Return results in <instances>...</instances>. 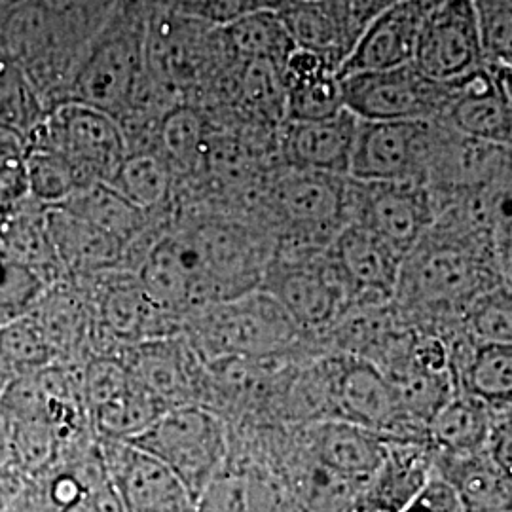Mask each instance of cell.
Here are the masks:
<instances>
[{"label": "cell", "mask_w": 512, "mask_h": 512, "mask_svg": "<svg viewBox=\"0 0 512 512\" xmlns=\"http://www.w3.org/2000/svg\"><path fill=\"white\" fill-rule=\"evenodd\" d=\"M184 336L203 363L219 359L291 357L310 348V336L272 294L256 289L192 315Z\"/></svg>", "instance_id": "cell-1"}, {"label": "cell", "mask_w": 512, "mask_h": 512, "mask_svg": "<svg viewBox=\"0 0 512 512\" xmlns=\"http://www.w3.org/2000/svg\"><path fill=\"white\" fill-rule=\"evenodd\" d=\"M154 0H120L80 55L67 95L116 120L128 112L147 73L145 37Z\"/></svg>", "instance_id": "cell-2"}, {"label": "cell", "mask_w": 512, "mask_h": 512, "mask_svg": "<svg viewBox=\"0 0 512 512\" xmlns=\"http://www.w3.org/2000/svg\"><path fill=\"white\" fill-rule=\"evenodd\" d=\"M126 442L160 459L196 501L219 480L228 459L226 423L219 412L200 404L167 408L141 435Z\"/></svg>", "instance_id": "cell-3"}, {"label": "cell", "mask_w": 512, "mask_h": 512, "mask_svg": "<svg viewBox=\"0 0 512 512\" xmlns=\"http://www.w3.org/2000/svg\"><path fill=\"white\" fill-rule=\"evenodd\" d=\"M349 177L287 167L270 184L268 203L283 234L274 253L310 255L325 251L348 224Z\"/></svg>", "instance_id": "cell-4"}, {"label": "cell", "mask_w": 512, "mask_h": 512, "mask_svg": "<svg viewBox=\"0 0 512 512\" xmlns=\"http://www.w3.org/2000/svg\"><path fill=\"white\" fill-rule=\"evenodd\" d=\"M29 139L54 148L73 167L82 186L110 183L128 156L120 122L105 110L71 97L57 99Z\"/></svg>", "instance_id": "cell-5"}, {"label": "cell", "mask_w": 512, "mask_h": 512, "mask_svg": "<svg viewBox=\"0 0 512 512\" xmlns=\"http://www.w3.org/2000/svg\"><path fill=\"white\" fill-rule=\"evenodd\" d=\"M311 340L323 338L351 306V291L329 253H274L260 285Z\"/></svg>", "instance_id": "cell-6"}, {"label": "cell", "mask_w": 512, "mask_h": 512, "mask_svg": "<svg viewBox=\"0 0 512 512\" xmlns=\"http://www.w3.org/2000/svg\"><path fill=\"white\" fill-rule=\"evenodd\" d=\"M330 418L370 429L387 440L429 442L427 431L408 420L384 372L365 359L342 353L325 361Z\"/></svg>", "instance_id": "cell-7"}, {"label": "cell", "mask_w": 512, "mask_h": 512, "mask_svg": "<svg viewBox=\"0 0 512 512\" xmlns=\"http://www.w3.org/2000/svg\"><path fill=\"white\" fill-rule=\"evenodd\" d=\"M437 131V120L359 118L348 177L363 183L425 184Z\"/></svg>", "instance_id": "cell-8"}, {"label": "cell", "mask_w": 512, "mask_h": 512, "mask_svg": "<svg viewBox=\"0 0 512 512\" xmlns=\"http://www.w3.org/2000/svg\"><path fill=\"white\" fill-rule=\"evenodd\" d=\"M344 107L361 120H437L448 84L421 73L414 63L340 76Z\"/></svg>", "instance_id": "cell-9"}, {"label": "cell", "mask_w": 512, "mask_h": 512, "mask_svg": "<svg viewBox=\"0 0 512 512\" xmlns=\"http://www.w3.org/2000/svg\"><path fill=\"white\" fill-rule=\"evenodd\" d=\"M439 217L425 184L363 183L349 177L348 222H361L406 256Z\"/></svg>", "instance_id": "cell-10"}, {"label": "cell", "mask_w": 512, "mask_h": 512, "mask_svg": "<svg viewBox=\"0 0 512 512\" xmlns=\"http://www.w3.org/2000/svg\"><path fill=\"white\" fill-rule=\"evenodd\" d=\"M97 442L122 512H198L196 497L160 459L126 440Z\"/></svg>", "instance_id": "cell-11"}, {"label": "cell", "mask_w": 512, "mask_h": 512, "mask_svg": "<svg viewBox=\"0 0 512 512\" xmlns=\"http://www.w3.org/2000/svg\"><path fill=\"white\" fill-rule=\"evenodd\" d=\"M440 84H452L484 61L473 0H433L421 25L412 61Z\"/></svg>", "instance_id": "cell-12"}, {"label": "cell", "mask_w": 512, "mask_h": 512, "mask_svg": "<svg viewBox=\"0 0 512 512\" xmlns=\"http://www.w3.org/2000/svg\"><path fill=\"white\" fill-rule=\"evenodd\" d=\"M120 357L131 376L165 408L184 404L209 408L211 387L207 366L184 332L124 349Z\"/></svg>", "instance_id": "cell-13"}, {"label": "cell", "mask_w": 512, "mask_h": 512, "mask_svg": "<svg viewBox=\"0 0 512 512\" xmlns=\"http://www.w3.org/2000/svg\"><path fill=\"white\" fill-rule=\"evenodd\" d=\"M437 120L461 135L511 147V67L484 63L448 84V99Z\"/></svg>", "instance_id": "cell-14"}, {"label": "cell", "mask_w": 512, "mask_h": 512, "mask_svg": "<svg viewBox=\"0 0 512 512\" xmlns=\"http://www.w3.org/2000/svg\"><path fill=\"white\" fill-rule=\"evenodd\" d=\"M329 253L346 279L353 304L391 302L404 256L361 222H348L330 241Z\"/></svg>", "instance_id": "cell-15"}, {"label": "cell", "mask_w": 512, "mask_h": 512, "mask_svg": "<svg viewBox=\"0 0 512 512\" xmlns=\"http://www.w3.org/2000/svg\"><path fill=\"white\" fill-rule=\"evenodd\" d=\"M433 0H397L374 19L344 63L338 76L384 71L414 61L421 25Z\"/></svg>", "instance_id": "cell-16"}, {"label": "cell", "mask_w": 512, "mask_h": 512, "mask_svg": "<svg viewBox=\"0 0 512 512\" xmlns=\"http://www.w3.org/2000/svg\"><path fill=\"white\" fill-rule=\"evenodd\" d=\"M359 116L342 109L323 120L283 124L279 152L287 167L348 177Z\"/></svg>", "instance_id": "cell-17"}, {"label": "cell", "mask_w": 512, "mask_h": 512, "mask_svg": "<svg viewBox=\"0 0 512 512\" xmlns=\"http://www.w3.org/2000/svg\"><path fill=\"white\" fill-rule=\"evenodd\" d=\"M308 444L317 467L340 482H366L384 463L389 440L349 421H311Z\"/></svg>", "instance_id": "cell-18"}, {"label": "cell", "mask_w": 512, "mask_h": 512, "mask_svg": "<svg viewBox=\"0 0 512 512\" xmlns=\"http://www.w3.org/2000/svg\"><path fill=\"white\" fill-rule=\"evenodd\" d=\"M48 236L63 274L76 281L124 270L126 247L63 207L46 209Z\"/></svg>", "instance_id": "cell-19"}, {"label": "cell", "mask_w": 512, "mask_h": 512, "mask_svg": "<svg viewBox=\"0 0 512 512\" xmlns=\"http://www.w3.org/2000/svg\"><path fill=\"white\" fill-rule=\"evenodd\" d=\"M433 473L429 442L389 440L380 469L365 482L353 512H401Z\"/></svg>", "instance_id": "cell-20"}, {"label": "cell", "mask_w": 512, "mask_h": 512, "mask_svg": "<svg viewBox=\"0 0 512 512\" xmlns=\"http://www.w3.org/2000/svg\"><path fill=\"white\" fill-rule=\"evenodd\" d=\"M46 205L25 196L0 207V241L50 285L65 279L46 224Z\"/></svg>", "instance_id": "cell-21"}, {"label": "cell", "mask_w": 512, "mask_h": 512, "mask_svg": "<svg viewBox=\"0 0 512 512\" xmlns=\"http://www.w3.org/2000/svg\"><path fill=\"white\" fill-rule=\"evenodd\" d=\"M497 412L469 393L456 391L427 425L431 448L444 456H471L486 448Z\"/></svg>", "instance_id": "cell-22"}, {"label": "cell", "mask_w": 512, "mask_h": 512, "mask_svg": "<svg viewBox=\"0 0 512 512\" xmlns=\"http://www.w3.org/2000/svg\"><path fill=\"white\" fill-rule=\"evenodd\" d=\"M57 207L71 211L76 217L88 220L101 232L118 239L124 243L126 251L135 239L150 230V213L133 205L109 183L82 186L67 202Z\"/></svg>", "instance_id": "cell-23"}, {"label": "cell", "mask_w": 512, "mask_h": 512, "mask_svg": "<svg viewBox=\"0 0 512 512\" xmlns=\"http://www.w3.org/2000/svg\"><path fill=\"white\" fill-rule=\"evenodd\" d=\"M211 126L198 105L179 103L165 112L158 126V150L173 175H196L207 164Z\"/></svg>", "instance_id": "cell-24"}, {"label": "cell", "mask_w": 512, "mask_h": 512, "mask_svg": "<svg viewBox=\"0 0 512 512\" xmlns=\"http://www.w3.org/2000/svg\"><path fill=\"white\" fill-rule=\"evenodd\" d=\"M220 27L230 54L239 63L270 61L283 67L294 50L293 38L274 10H249Z\"/></svg>", "instance_id": "cell-25"}, {"label": "cell", "mask_w": 512, "mask_h": 512, "mask_svg": "<svg viewBox=\"0 0 512 512\" xmlns=\"http://www.w3.org/2000/svg\"><path fill=\"white\" fill-rule=\"evenodd\" d=\"M456 389L492 410H511L512 344H475L456 374Z\"/></svg>", "instance_id": "cell-26"}, {"label": "cell", "mask_w": 512, "mask_h": 512, "mask_svg": "<svg viewBox=\"0 0 512 512\" xmlns=\"http://www.w3.org/2000/svg\"><path fill=\"white\" fill-rule=\"evenodd\" d=\"M277 14L293 38L294 48L319 54L340 71L348 54L327 0H287Z\"/></svg>", "instance_id": "cell-27"}, {"label": "cell", "mask_w": 512, "mask_h": 512, "mask_svg": "<svg viewBox=\"0 0 512 512\" xmlns=\"http://www.w3.org/2000/svg\"><path fill=\"white\" fill-rule=\"evenodd\" d=\"M165 408L133 376L107 403L93 408L88 421L97 439L131 440L141 435Z\"/></svg>", "instance_id": "cell-28"}, {"label": "cell", "mask_w": 512, "mask_h": 512, "mask_svg": "<svg viewBox=\"0 0 512 512\" xmlns=\"http://www.w3.org/2000/svg\"><path fill=\"white\" fill-rule=\"evenodd\" d=\"M173 169L156 148L131 150L116 171L110 186L147 213L167 205L173 192Z\"/></svg>", "instance_id": "cell-29"}, {"label": "cell", "mask_w": 512, "mask_h": 512, "mask_svg": "<svg viewBox=\"0 0 512 512\" xmlns=\"http://www.w3.org/2000/svg\"><path fill=\"white\" fill-rule=\"evenodd\" d=\"M44 114L46 105L31 74L16 55L0 46V126L16 129L29 139Z\"/></svg>", "instance_id": "cell-30"}, {"label": "cell", "mask_w": 512, "mask_h": 512, "mask_svg": "<svg viewBox=\"0 0 512 512\" xmlns=\"http://www.w3.org/2000/svg\"><path fill=\"white\" fill-rule=\"evenodd\" d=\"M54 363V349L31 311L0 323V382Z\"/></svg>", "instance_id": "cell-31"}, {"label": "cell", "mask_w": 512, "mask_h": 512, "mask_svg": "<svg viewBox=\"0 0 512 512\" xmlns=\"http://www.w3.org/2000/svg\"><path fill=\"white\" fill-rule=\"evenodd\" d=\"M238 95L262 122L285 124L287 86L283 67L270 61H247L239 65Z\"/></svg>", "instance_id": "cell-32"}, {"label": "cell", "mask_w": 512, "mask_h": 512, "mask_svg": "<svg viewBox=\"0 0 512 512\" xmlns=\"http://www.w3.org/2000/svg\"><path fill=\"white\" fill-rule=\"evenodd\" d=\"M29 141L27 154V186L29 196L46 207H57L67 202L82 184L78 181L73 167L57 154L54 148L35 141Z\"/></svg>", "instance_id": "cell-33"}, {"label": "cell", "mask_w": 512, "mask_h": 512, "mask_svg": "<svg viewBox=\"0 0 512 512\" xmlns=\"http://www.w3.org/2000/svg\"><path fill=\"white\" fill-rule=\"evenodd\" d=\"M475 344H512L511 285L499 283L478 294L461 317Z\"/></svg>", "instance_id": "cell-34"}, {"label": "cell", "mask_w": 512, "mask_h": 512, "mask_svg": "<svg viewBox=\"0 0 512 512\" xmlns=\"http://www.w3.org/2000/svg\"><path fill=\"white\" fill-rule=\"evenodd\" d=\"M287 86V120H323L338 114L344 107L342 84L336 71L325 69L298 80H285Z\"/></svg>", "instance_id": "cell-35"}, {"label": "cell", "mask_w": 512, "mask_h": 512, "mask_svg": "<svg viewBox=\"0 0 512 512\" xmlns=\"http://www.w3.org/2000/svg\"><path fill=\"white\" fill-rule=\"evenodd\" d=\"M50 283L0 241V323L29 313Z\"/></svg>", "instance_id": "cell-36"}, {"label": "cell", "mask_w": 512, "mask_h": 512, "mask_svg": "<svg viewBox=\"0 0 512 512\" xmlns=\"http://www.w3.org/2000/svg\"><path fill=\"white\" fill-rule=\"evenodd\" d=\"M484 61L495 67L512 65L511 0H473Z\"/></svg>", "instance_id": "cell-37"}, {"label": "cell", "mask_w": 512, "mask_h": 512, "mask_svg": "<svg viewBox=\"0 0 512 512\" xmlns=\"http://www.w3.org/2000/svg\"><path fill=\"white\" fill-rule=\"evenodd\" d=\"M120 0H37L84 44H90Z\"/></svg>", "instance_id": "cell-38"}, {"label": "cell", "mask_w": 512, "mask_h": 512, "mask_svg": "<svg viewBox=\"0 0 512 512\" xmlns=\"http://www.w3.org/2000/svg\"><path fill=\"white\" fill-rule=\"evenodd\" d=\"M29 141L19 131L0 126V207L29 196Z\"/></svg>", "instance_id": "cell-39"}, {"label": "cell", "mask_w": 512, "mask_h": 512, "mask_svg": "<svg viewBox=\"0 0 512 512\" xmlns=\"http://www.w3.org/2000/svg\"><path fill=\"white\" fill-rule=\"evenodd\" d=\"M393 2L397 0H327L330 12L340 29L346 54L349 55L353 50L355 42L363 35L366 27Z\"/></svg>", "instance_id": "cell-40"}, {"label": "cell", "mask_w": 512, "mask_h": 512, "mask_svg": "<svg viewBox=\"0 0 512 512\" xmlns=\"http://www.w3.org/2000/svg\"><path fill=\"white\" fill-rule=\"evenodd\" d=\"M401 512H465V505L456 488L433 471Z\"/></svg>", "instance_id": "cell-41"}, {"label": "cell", "mask_w": 512, "mask_h": 512, "mask_svg": "<svg viewBox=\"0 0 512 512\" xmlns=\"http://www.w3.org/2000/svg\"><path fill=\"white\" fill-rule=\"evenodd\" d=\"M245 12V0H209L207 19L217 25H224Z\"/></svg>", "instance_id": "cell-42"}, {"label": "cell", "mask_w": 512, "mask_h": 512, "mask_svg": "<svg viewBox=\"0 0 512 512\" xmlns=\"http://www.w3.org/2000/svg\"><path fill=\"white\" fill-rule=\"evenodd\" d=\"M156 4L175 14L207 19L209 0H156Z\"/></svg>", "instance_id": "cell-43"}, {"label": "cell", "mask_w": 512, "mask_h": 512, "mask_svg": "<svg viewBox=\"0 0 512 512\" xmlns=\"http://www.w3.org/2000/svg\"><path fill=\"white\" fill-rule=\"evenodd\" d=\"M23 473L18 469H8L0 471V512L4 511L8 499L18 490L19 482L23 480Z\"/></svg>", "instance_id": "cell-44"}, {"label": "cell", "mask_w": 512, "mask_h": 512, "mask_svg": "<svg viewBox=\"0 0 512 512\" xmlns=\"http://www.w3.org/2000/svg\"><path fill=\"white\" fill-rule=\"evenodd\" d=\"M8 469H16V467H14L12 452H10L8 425H6V418H4L2 408H0V471H8Z\"/></svg>", "instance_id": "cell-45"}, {"label": "cell", "mask_w": 512, "mask_h": 512, "mask_svg": "<svg viewBox=\"0 0 512 512\" xmlns=\"http://www.w3.org/2000/svg\"><path fill=\"white\" fill-rule=\"evenodd\" d=\"M287 0H245V10H274L277 12Z\"/></svg>", "instance_id": "cell-46"}, {"label": "cell", "mask_w": 512, "mask_h": 512, "mask_svg": "<svg viewBox=\"0 0 512 512\" xmlns=\"http://www.w3.org/2000/svg\"><path fill=\"white\" fill-rule=\"evenodd\" d=\"M465 512H511V511H499V509H465Z\"/></svg>", "instance_id": "cell-47"}]
</instances>
